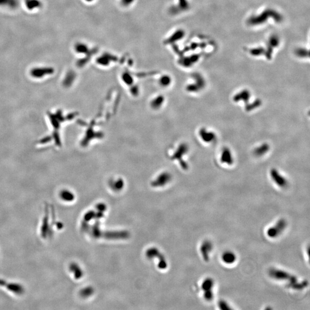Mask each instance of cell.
Returning <instances> with one entry per match:
<instances>
[{
  "instance_id": "6",
  "label": "cell",
  "mask_w": 310,
  "mask_h": 310,
  "mask_svg": "<svg viewBox=\"0 0 310 310\" xmlns=\"http://www.w3.org/2000/svg\"><path fill=\"white\" fill-rule=\"evenodd\" d=\"M237 259L236 254L231 251H225L221 256V260L224 264L232 265L234 264Z\"/></svg>"
},
{
  "instance_id": "5",
  "label": "cell",
  "mask_w": 310,
  "mask_h": 310,
  "mask_svg": "<svg viewBox=\"0 0 310 310\" xmlns=\"http://www.w3.org/2000/svg\"><path fill=\"white\" fill-rule=\"evenodd\" d=\"M271 178L274 183L281 188L286 187L288 185L287 179L283 176L275 169L272 170L271 172Z\"/></svg>"
},
{
  "instance_id": "10",
  "label": "cell",
  "mask_w": 310,
  "mask_h": 310,
  "mask_svg": "<svg viewBox=\"0 0 310 310\" xmlns=\"http://www.w3.org/2000/svg\"><path fill=\"white\" fill-rule=\"evenodd\" d=\"M25 3L26 7L30 10L39 8L42 5V3L40 0H25Z\"/></svg>"
},
{
  "instance_id": "4",
  "label": "cell",
  "mask_w": 310,
  "mask_h": 310,
  "mask_svg": "<svg viewBox=\"0 0 310 310\" xmlns=\"http://www.w3.org/2000/svg\"><path fill=\"white\" fill-rule=\"evenodd\" d=\"M213 249V245L211 241L205 240L202 242L201 246L200 251L202 257L206 262L210 260V256Z\"/></svg>"
},
{
  "instance_id": "7",
  "label": "cell",
  "mask_w": 310,
  "mask_h": 310,
  "mask_svg": "<svg viewBox=\"0 0 310 310\" xmlns=\"http://www.w3.org/2000/svg\"><path fill=\"white\" fill-rule=\"evenodd\" d=\"M53 69L50 67H44V68H36L34 69L32 71V74L33 76L40 78L46 74L53 73Z\"/></svg>"
},
{
  "instance_id": "1",
  "label": "cell",
  "mask_w": 310,
  "mask_h": 310,
  "mask_svg": "<svg viewBox=\"0 0 310 310\" xmlns=\"http://www.w3.org/2000/svg\"><path fill=\"white\" fill-rule=\"evenodd\" d=\"M269 274L274 280L287 281V286L294 290H302L307 287L306 281H299L296 276L284 270L272 268L269 272Z\"/></svg>"
},
{
  "instance_id": "11",
  "label": "cell",
  "mask_w": 310,
  "mask_h": 310,
  "mask_svg": "<svg viewBox=\"0 0 310 310\" xmlns=\"http://www.w3.org/2000/svg\"><path fill=\"white\" fill-rule=\"evenodd\" d=\"M221 160L223 162L228 161V163L231 161V153L228 150V149H225L222 153L221 156Z\"/></svg>"
},
{
  "instance_id": "8",
  "label": "cell",
  "mask_w": 310,
  "mask_h": 310,
  "mask_svg": "<svg viewBox=\"0 0 310 310\" xmlns=\"http://www.w3.org/2000/svg\"><path fill=\"white\" fill-rule=\"evenodd\" d=\"M201 136L203 141L206 142H211L214 140V134L211 132H208L206 129H203L201 130Z\"/></svg>"
},
{
  "instance_id": "12",
  "label": "cell",
  "mask_w": 310,
  "mask_h": 310,
  "mask_svg": "<svg viewBox=\"0 0 310 310\" xmlns=\"http://www.w3.org/2000/svg\"><path fill=\"white\" fill-rule=\"evenodd\" d=\"M218 306L221 310L231 309V307H229V305L224 300H221L218 303Z\"/></svg>"
},
{
  "instance_id": "9",
  "label": "cell",
  "mask_w": 310,
  "mask_h": 310,
  "mask_svg": "<svg viewBox=\"0 0 310 310\" xmlns=\"http://www.w3.org/2000/svg\"><path fill=\"white\" fill-rule=\"evenodd\" d=\"M18 0H0V7H5L9 9H16L19 6Z\"/></svg>"
},
{
  "instance_id": "3",
  "label": "cell",
  "mask_w": 310,
  "mask_h": 310,
  "mask_svg": "<svg viewBox=\"0 0 310 310\" xmlns=\"http://www.w3.org/2000/svg\"><path fill=\"white\" fill-rule=\"evenodd\" d=\"M214 280L211 277H207L203 281L201 284V288L203 293V297L206 301L210 302L214 299Z\"/></svg>"
},
{
  "instance_id": "2",
  "label": "cell",
  "mask_w": 310,
  "mask_h": 310,
  "mask_svg": "<svg viewBox=\"0 0 310 310\" xmlns=\"http://www.w3.org/2000/svg\"><path fill=\"white\" fill-rule=\"evenodd\" d=\"M287 221L284 218H281L277 221V222L274 226L268 229L267 235L270 238H276L283 233V232L287 228Z\"/></svg>"
}]
</instances>
